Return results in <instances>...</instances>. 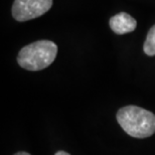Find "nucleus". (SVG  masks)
<instances>
[{
  "instance_id": "nucleus-1",
  "label": "nucleus",
  "mask_w": 155,
  "mask_h": 155,
  "mask_svg": "<svg viewBox=\"0 0 155 155\" xmlns=\"http://www.w3.org/2000/svg\"><path fill=\"white\" fill-rule=\"evenodd\" d=\"M116 117L122 129L134 138H147L155 133V115L141 107L125 106Z\"/></svg>"
},
{
  "instance_id": "nucleus-2",
  "label": "nucleus",
  "mask_w": 155,
  "mask_h": 155,
  "mask_svg": "<svg viewBox=\"0 0 155 155\" xmlns=\"http://www.w3.org/2000/svg\"><path fill=\"white\" fill-rule=\"evenodd\" d=\"M58 54V45L51 40H38L20 49L18 64L28 71H40L54 63Z\"/></svg>"
},
{
  "instance_id": "nucleus-3",
  "label": "nucleus",
  "mask_w": 155,
  "mask_h": 155,
  "mask_svg": "<svg viewBox=\"0 0 155 155\" xmlns=\"http://www.w3.org/2000/svg\"><path fill=\"white\" fill-rule=\"evenodd\" d=\"M52 6V0H15L12 16L17 21H27L41 16Z\"/></svg>"
},
{
  "instance_id": "nucleus-4",
  "label": "nucleus",
  "mask_w": 155,
  "mask_h": 155,
  "mask_svg": "<svg viewBox=\"0 0 155 155\" xmlns=\"http://www.w3.org/2000/svg\"><path fill=\"white\" fill-rule=\"evenodd\" d=\"M137 26V21L126 12H120L110 19V27L117 35L132 32Z\"/></svg>"
},
{
  "instance_id": "nucleus-5",
  "label": "nucleus",
  "mask_w": 155,
  "mask_h": 155,
  "mask_svg": "<svg viewBox=\"0 0 155 155\" xmlns=\"http://www.w3.org/2000/svg\"><path fill=\"white\" fill-rule=\"evenodd\" d=\"M144 52L149 57L155 55V25L148 31L146 40L144 42Z\"/></svg>"
},
{
  "instance_id": "nucleus-6",
  "label": "nucleus",
  "mask_w": 155,
  "mask_h": 155,
  "mask_svg": "<svg viewBox=\"0 0 155 155\" xmlns=\"http://www.w3.org/2000/svg\"><path fill=\"white\" fill-rule=\"evenodd\" d=\"M55 155H70L69 153L64 152V151H58V152L55 153Z\"/></svg>"
},
{
  "instance_id": "nucleus-7",
  "label": "nucleus",
  "mask_w": 155,
  "mask_h": 155,
  "mask_svg": "<svg viewBox=\"0 0 155 155\" xmlns=\"http://www.w3.org/2000/svg\"><path fill=\"white\" fill-rule=\"evenodd\" d=\"M14 155H30V154L26 153V152H17V153H15Z\"/></svg>"
}]
</instances>
